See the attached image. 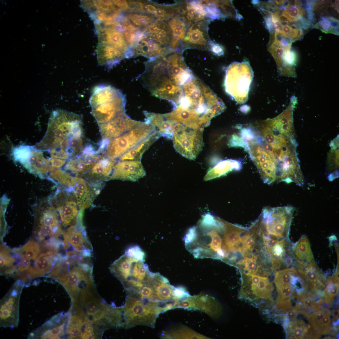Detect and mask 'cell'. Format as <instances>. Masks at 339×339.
Returning <instances> with one entry per match:
<instances>
[{
    "instance_id": "6da1fadb",
    "label": "cell",
    "mask_w": 339,
    "mask_h": 339,
    "mask_svg": "<svg viewBox=\"0 0 339 339\" xmlns=\"http://www.w3.org/2000/svg\"><path fill=\"white\" fill-rule=\"evenodd\" d=\"M91 113L98 125L108 122L125 113L126 99L117 89L99 85L93 89L89 98Z\"/></svg>"
},
{
    "instance_id": "7a4b0ae2",
    "label": "cell",
    "mask_w": 339,
    "mask_h": 339,
    "mask_svg": "<svg viewBox=\"0 0 339 339\" xmlns=\"http://www.w3.org/2000/svg\"><path fill=\"white\" fill-rule=\"evenodd\" d=\"M160 305L159 302L127 294L125 304L121 307V328L127 329L137 325L154 328L158 315L164 309Z\"/></svg>"
},
{
    "instance_id": "3957f363",
    "label": "cell",
    "mask_w": 339,
    "mask_h": 339,
    "mask_svg": "<svg viewBox=\"0 0 339 339\" xmlns=\"http://www.w3.org/2000/svg\"><path fill=\"white\" fill-rule=\"evenodd\" d=\"M253 72L248 62H234L227 68L224 80L226 92L237 103L245 102L248 98Z\"/></svg>"
},
{
    "instance_id": "277c9868",
    "label": "cell",
    "mask_w": 339,
    "mask_h": 339,
    "mask_svg": "<svg viewBox=\"0 0 339 339\" xmlns=\"http://www.w3.org/2000/svg\"><path fill=\"white\" fill-rule=\"evenodd\" d=\"M149 121L142 122L138 126L122 135L109 140L105 148V155L117 160L120 156L147 138L156 130Z\"/></svg>"
},
{
    "instance_id": "5b68a950",
    "label": "cell",
    "mask_w": 339,
    "mask_h": 339,
    "mask_svg": "<svg viewBox=\"0 0 339 339\" xmlns=\"http://www.w3.org/2000/svg\"><path fill=\"white\" fill-rule=\"evenodd\" d=\"M203 130L197 127L175 123L172 138L175 150L188 159H195L203 147Z\"/></svg>"
},
{
    "instance_id": "8992f818",
    "label": "cell",
    "mask_w": 339,
    "mask_h": 339,
    "mask_svg": "<svg viewBox=\"0 0 339 339\" xmlns=\"http://www.w3.org/2000/svg\"><path fill=\"white\" fill-rule=\"evenodd\" d=\"M92 271L90 260H79L73 265L65 276L57 281L69 293L72 302L77 299L79 289L93 283Z\"/></svg>"
},
{
    "instance_id": "52a82bcc",
    "label": "cell",
    "mask_w": 339,
    "mask_h": 339,
    "mask_svg": "<svg viewBox=\"0 0 339 339\" xmlns=\"http://www.w3.org/2000/svg\"><path fill=\"white\" fill-rule=\"evenodd\" d=\"M294 208L291 206L265 207L262 209V224L269 234L279 238L288 231Z\"/></svg>"
},
{
    "instance_id": "ba28073f",
    "label": "cell",
    "mask_w": 339,
    "mask_h": 339,
    "mask_svg": "<svg viewBox=\"0 0 339 339\" xmlns=\"http://www.w3.org/2000/svg\"><path fill=\"white\" fill-rule=\"evenodd\" d=\"M296 153L294 148L282 152L276 159L277 182L293 183L299 186L303 185L304 178Z\"/></svg>"
},
{
    "instance_id": "9c48e42d",
    "label": "cell",
    "mask_w": 339,
    "mask_h": 339,
    "mask_svg": "<svg viewBox=\"0 0 339 339\" xmlns=\"http://www.w3.org/2000/svg\"><path fill=\"white\" fill-rule=\"evenodd\" d=\"M23 282L18 281L10 288L0 301V325L13 328L18 325L19 302Z\"/></svg>"
},
{
    "instance_id": "30bf717a",
    "label": "cell",
    "mask_w": 339,
    "mask_h": 339,
    "mask_svg": "<svg viewBox=\"0 0 339 339\" xmlns=\"http://www.w3.org/2000/svg\"><path fill=\"white\" fill-rule=\"evenodd\" d=\"M246 274L250 277L249 282L242 285L240 296L254 302L271 300L273 287L268 278L253 274Z\"/></svg>"
},
{
    "instance_id": "8fae6325",
    "label": "cell",
    "mask_w": 339,
    "mask_h": 339,
    "mask_svg": "<svg viewBox=\"0 0 339 339\" xmlns=\"http://www.w3.org/2000/svg\"><path fill=\"white\" fill-rule=\"evenodd\" d=\"M250 158L256 166L263 181L270 185L276 180V161L261 147L256 143L249 144Z\"/></svg>"
},
{
    "instance_id": "7c38bea8",
    "label": "cell",
    "mask_w": 339,
    "mask_h": 339,
    "mask_svg": "<svg viewBox=\"0 0 339 339\" xmlns=\"http://www.w3.org/2000/svg\"><path fill=\"white\" fill-rule=\"evenodd\" d=\"M62 242L65 249L71 246L74 250L87 257L92 256V248L83 223V218H77L76 224L69 227L63 235Z\"/></svg>"
},
{
    "instance_id": "4fadbf2b",
    "label": "cell",
    "mask_w": 339,
    "mask_h": 339,
    "mask_svg": "<svg viewBox=\"0 0 339 339\" xmlns=\"http://www.w3.org/2000/svg\"><path fill=\"white\" fill-rule=\"evenodd\" d=\"M74 198L68 193L59 191L53 197L52 204L59 213L63 226L70 225L76 220L78 207Z\"/></svg>"
},
{
    "instance_id": "5bb4252c",
    "label": "cell",
    "mask_w": 339,
    "mask_h": 339,
    "mask_svg": "<svg viewBox=\"0 0 339 339\" xmlns=\"http://www.w3.org/2000/svg\"><path fill=\"white\" fill-rule=\"evenodd\" d=\"M142 122L131 119L124 113L108 122L98 125L102 139L110 140L132 130Z\"/></svg>"
},
{
    "instance_id": "9a60e30c",
    "label": "cell",
    "mask_w": 339,
    "mask_h": 339,
    "mask_svg": "<svg viewBox=\"0 0 339 339\" xmlns=\"http://www.w3.org/2000/svg\"><path fill=\"white\" fill-rule=\"evenodd\" d=\"M297 262L298 273L308 289L312 291H321L326 286V279L315 261L307 263L297 259Z\"/></svg>"
},
{
    "instance_id": "2e32d148",
    "label": "cell",
    "mask_w": 339,
    "mask_h": 339,
    "mask_svg": "<svg viewBox=\"0 0 339 339\" xmlns=\"http://www.w3.org/2000/svg\"><path fill=\"white\" fill-rule=\"evenodd\" d=\"M67 315L59 314L54 316L29 335L30 339H58L64 336Z\"/></svg>"
},
{
    "instance_id": "e0dca14e",
    "label": "cell",
    "mask_w": 339,
    "mask_h": 339,
    "mask_svg": "<svg viewBox=\"0 0 339 339\" xmlns=\"http://www.w3.org/2000/svg\"><path fill=\"white\" fill-rule=\"evenodd\" d=\"M146 174L140 161H117L108 180L117 179L135 181Z\"/></svg>"
},
{
    "instance_id": "ac0fdd59",
    "label": "cell",
    "mask_w": 339,
    "mask_h": 339,
    "mask_svg": "<svg viewBox=\"0 0 339 339\" xmlns=\"http://www.w3.org/2000/svg\"><path fill=\"white\" fill-rule=\"evenodd\" d=\"M72 191L74 199L80 210L88 208L91 205L95 196L99 193L100 189L80 177Z\"/></svg>"
},
{
    "instance_id": "d6986e66",
    "label": "cell",
    "mask_w": 339,
    "mask_h": 339,
    "mask_svg": "<svg viewBox=\"0 0 339 339\" xmlns=\"http://www.w3.org/2000/svg\"><path fill=\"white\" fill-rule=\"evenodd\" d=\"M290 115L289 111H285L275 118L262 121L275 136L293 139L294 130Z\"/></svg>"
},
{
    "instance_id": "ffe728a7",
    "label": "cell",
    "mask_w": 339,
    "mask_h": 339,
    "mask_svg": "<svg viewBox=\"0 0 339 339\" xmlns=\"http://www.w3.org/2000/svg\"><path fill=\"white\" fill-rule=\"evenodd\" d=\"M61 255L55 251H49L40 255L33 267L29 270V279L41 277L50 271Z\"/></svg>"
},
{
    "instance_id": "44dd1931",
    "label": "cell",
    "mask_w": 339,
    "mask_h": 339,
    "mask_svg": "<svg viewBox=\"0 0 339 339\" xmlns=\"http://www.w3.org/2000/svg\"><path fill=\"white\" fill-rule=\"evenodd\" d=\"M116 162V160L104 155L94 163L85 175L94 183H100V181L108 180Z\"/></svg>"
},
{
    "instance_id": "7402d4cb",
    "label": "cell",
    "mask_w": 339,
    "mask_h": 339,
    "mask_svg": "<svg viewBox=\"0 0 339 339\" xmlns=\"http://www.w3.org/2000/svg\"><path fill=\"white\" fill-rule=\"evenodd\" d=\"M206 21L193 24L184 38L185 43L191 46L206 48L208 45L207 26Z\"/></svg>"
},
{
    "instance_id": "603a6c76",
    "label": "cell",
    "mask_w": 339,
    "mask_h": 339,
    "mask_svg": "<svg viewBox=\"0 0 339 339\" xmlns=\"http://www.w3.org/2000/svg\"><path fill=\"white\" fill-rule=\"evenodd\" d=\"M51 203L46 200L38 205L36 212V223L50 226L56 231L60 225L56 210Z\"/></svg>"
},
{
    "instance_id": "cb8c5ba5",
    "label": "cell",
    "mask_w": 339,
    "mask_h": 339,
    "mask_svg": "<svg viewBox=\"0 0 339 339\" xmlns=\"http://www.w3.org/2000/svg\"><path fill=\"white\" fill-rule=\"evenodd\" d=\"M180 18L187 24H195L203 21L206 13L201 1L187 2L182 8Z\"/></svg>"
},
{
    "instance_id": "d4e9b609",
    "label": "cell",
    "mask_w": 339,
    "mask_h": 339,
    "mask_svg": "<svg viewBox=\"0 0 339 339\" xmlns=\"http://www.w3.org/2000/svg\"><path fill=\"white\" fill-rule=\"evenodd\" d=\"M99 45L113 46L125 54L127 45L125 37L118 30L112 27H106L99 32Z\"/></svg>"
},
{
    "instance_id": "484cf974",
    "label": "cell",
    "mask_w": 339,
    "mask_h": 339,
    "mask_svg": "<svg viewBox=\"0 0 339 339\" xmlns=\"http://www.w3.org/2000/svg\"><path fill=\"white\" fill-rule=\"evenodd\" d=\"M149 38L159 45H166L170 43L172 35L171 29L165 22L160 19L149 25L146 28Z\"/></svg>"
},
{
    "instance_id": "4316f807",
    "label": "cell",
    "mask_w": 339,
    "mask_h": 339,
    "mask_svg": "<svg viewBox=\"0 0 339 339\" xmlns=\"http://www.w3.org/2000/svg\"><path fill=\"white\" fill-rule=\"evenodd\" d=\"M162 135L157 130L147 138L120 156L121 161H140L143 154Z\"/></svg>"
},
{
    "instance_id": "83f0119b",
    "label": "cell",
    "mask_w": 339,
    "mask_h": 339,
    "mask_svg": "<svg viewBox=\"0 0 339 339\" xmlns=\"http://www.w3.org/2000/svg\"><path fill=\"white\" fill-rule=\"evenodd\" d=\"M153 40L149 38L142 37L137 43L134 54L142 55L153 59L156 57L164 56L167 51Z\"/></svg>"
},
{
    "instance_id": "f1b7e54d",
    "label": "cell",
    "mask_w": 339,
    "mask_h": 339,
    "mask_svg": "<svg viewBox=\"0 0 339 339\" xmlns=\"http://www.w3.org/2000/svg\"><path fill=\"white\" fill-rule=\"evenodd\" d=\"M148 120L157 128L162 136L172 139L173 130L175 123L167 119L163 114L144 112Z\"/></svg>"
},
{
    "instance_id": "f546056e",
    "label": "cell",
    "mask_w": 339,
    "mask_h": 339,
    "mask_svg": "<svg viewBox=\"0 0 339 339\" xmlns=\"http://www.w3.org/2000/svg\"><path fill=\"white\" fill-rule=\"evenodd\" d=\"M242 160H221L208 171L204 179L207 180L219 177L232 170L239 171L242 168Z\"/></svg>"
},
{
    "instance_id": "4dcf8cb0",
    "label": "cell",
    "mask_w": 339,
    "mask_h": 339,
    "mask_svg": "<svg viewBox=\"0 0 339 339\" xmlns=\"http://www.w3.org/2000/svg\"><path fill=\"white\" fill-rule=\"evenodd\" d=\"M284 327L287 338L289 339H309V331L310 327L302 320L285 321Z\"/></svg>"
},
{
    "instance_id": "1f68e13d",
    "label": "cell",
    "mask_w": 339,
    "mask_h": 339,
    "mask_svg": "<svg viewBox=\"0 0 339 339\" xmlns=\"http://www.w3.org/2000/svg\"><path fill=\"white\" fill-rule=\"evenodd\" d=\"M47 177L66 187L69 191H72L80 178L79 176L62 169H57L51 172Z\"/></svg>"
},
{
    "instance_id": "d6a6232c",
    "label": "cell",
    "mask_w": 339,
    "mask_h": 339,
    "mask_svg": "<svg viewBox=\"0 0 339 339\" xmlns=\"http://www.w3.org/2000/svg\"><path fill=\"white\" fill-rule=\"evenodd\" d=\"M186 23L181 18L177 17L171 19L169 22L168 25L171 29L172 39L170 43L171 47L176 48L180 40L183 39L186 32Z\"/></svg>"
},
{
    "instance_id": "836d02e7",
    "label": "cell",
    "mask_w": 339,
    "mask_h": 339,
    "mask_svg": "<svg viewBox=\"0 0 339 339\" xmlns=\"http://www.w3.org/2000/svg\"><path fill=\"white\" fill-rule=\"evenodd\" d=\"M93 166L85 162L78 155L67 160L63 167V169L62 170L80 176L86 174Z\"/></svg>"
},
{
    "instance_id": "e575fe53",
    "label": "cell",
    "mask_w": 339,
    "mask_h": 339,
    "mask_svg": "<svg viewBox=\"0 0 339 339\" xmlns=\"http://www.w3.org/2000/svg\"><path fill=\"white\" fill-rule=\"evenodd\" d=\"M294 251L296 259L300 261L309 263L313 260L310 243L306 237H302L296 243Z\"/></svg>"
},
{
    "instance_id": "d590c367",
    "label": "cell",
    "mask_w": 339,
    "mask_h": 339,
    "mask_svg": "<svg viewBox=\"0 0 339 339\" xmlns=\"http://www.w3.org/2000/svg\"><path fill=\"white\" fill-rule=\"evenodd\" d=\"M297 272L293 268L280 270L275 274L274 282L276 288L287 286L293 287Z\"/></svg>"
},
{
    "instance_id": "8d00e7d4",
    "label": "cell",
    "mask_w": 339,
    "mask_h": 339,
    "mask_svg": "<svg viewBox=\"0 0 339 339\" xmlns=\"http://www.w3.org/2000/svg\"><path fill=\"white\" fill-rule=\"evenodd\" d=\"M338 272H336L335 275L328 278L326 281V286L324 292V300L329 305H331L339 291Z\"/></svg>"
},
{
    "instance_id": "74e56055",
    "label": "cell",
    "mask_w": 339,
    "mask_h": 339,
    "mask_svg": "<svg viewBox=\"0 0 339 339\" xmlns=\"http://www.w3.org/2000/svg\"><path fill=\"white\" fill-rule=\"evenodd\" d=\"M315 26L326 33L338 34V21L331 17H321Z\"/></svg>"
},
{
    "instance_id": "f35d334b",
    "label": "cell",
    "mask_w": 339,
    "mask_h": 339,
    "mask_svg": "<svg viewBox=\"0 0 339 339\" xmlns=\"http://www.w3.org/2000/svg\"><path fill=\"white\" fill-rule=\"evenodd\" d=\"M40 251L39 245L33 239H31L19 250V254L21 258L34 260L38 256Z\"/></svg>"
},
{
    "instance_id": "ab89813d",
    "label": "cell",
    "mask_w": 339,
    "mask_h": 339,
    "mask_svg": "<svg viewBox=\"0 0 339 339\" xmlns=\"http://www.w3.org/2000/svg\"><path fill=\"white\" fill-rule=\"evenodd\" d=\"M9 250L4 245L1 246L0 269L2 273L5 274L13 267L15 261L14 257L10 253Z\"/></svg>"
},
{
    "instance_id": "60d3db41",
    "label": "cell",
    "mask_w": 339,
    "mask_h": 339,
    "mask_svg": "<svg viewBox=\"0 0 339 339\" xmlns=\"http://www.w3.org/2000/svg\"><path fill=\"white\" fill-rule=\"evenodd\" d=\"M206 13V16L212 20L224 18L226 16L222 13L215 1H201Z\"/></svg>"
},
{
    "instance_id": "b9f144b4",
    "label": "cell",
    "mask_w": 339,
    "mask_h": 339,
    "mask_svg": "<svg viewBox=\"0 0 339 339\" xmlns=\"http://www.w3.org/2000/svg\"><path fill=\"white\" fill-rule=\"evenodd\" d=\"M128 18L134 24L137 26H145L150 24L153 21V15L148 13H132L128 15Z\"/></svg>"
},
{
    "instance_id": "7bdbcfd3",
    "label": "cell",
    "mask_w": 339,
    "mask_h": 339,
    "mask_svg": "<svg viewBox=\"0 0 339 339\" xmlns=\"http://www.w3.org/2000/svg\"><path fill=\"white\" fill-rule=\"evenodd\" d=\"M326 309L322 308L310 313L307 319L311 327L317 332L322 323Z\"/></svg>"
},
{
    "instance_id": "ee69618b",
    "label": "cell",
    "mask_w": 339,
    "mask_h": 339,
    "mask_svg": "<svg viewBox=\"0 0 339 339\" xmlns=\"http://www.w3.org/2000/svg\"><path fill=\"white\" fill-rule=\"evenodd\" d=\"M238 128L240 130L239 135L243 139L247 141L249 144L255 143L258 133L254 128L250 126L242 128L239 126Z\"/></svg>"
},
{
    "instance_id": "f6af8a7d",
    "label": "cell",
    "mask_w": 339,
    "mask_h": 339,
    "mask_svg": "<svg viewBox=\"0 0 339 339\" xmlns=\"http://www.w3.org/2000/svg\"><path fill=\"white\" fill-rule=\"evenodd\" d=\"M228 145L230 147H240L244 148L248 153L250 150V147L249 143L243 139L240 136L234 134L229 138Z\"/></svg>"
},
{
    "instance_id": "bcb514c9",
    "label": "cell",
    "mask_w": 339,
    "mask_h": 339,
    "mask_svg": "<svg viewBox=\"0 0 339 339\" xmlns=\"http://www.w3.org/2000/svg\"><path fill=\"white\" fill-rule=\"evenodd\" d=\"M35 229L38 235L42 239L46 238H51L53 236L54 230L50 226L37 224Z\"/></svg>"
},
{
    "instance_id": "7dc6e473",
    "label": "cell",
    "mask_w": 339,
    "mask_h": 339,
    "mask_svg": "<svg viewBox=\"0 0 339 339\" xmlns=\"http://www.w3.org/2000/svg\"><path fill=\"white\" fill-rule=\"evenodd\" d=\"M243 263L247 273L255 274L258 272V267L255 257H245Z\"/></svg>"
},
{
    "instance_id": "c3c4849f",
    "label": "cell",
    "mask_w": 339,
    "mask_h": 339,
    "mask_svg": "<svg viewBox=\"0 0 339 339\" xmlns=\"http://www.w3.org/2000/svg\"><path fill=\"white\" fill-rule=\"evenodd\" d=\"M125 253L130 256L141 259H145V254L138 245H134L129 248L126 251Z\"/></svg>"
},
{
    "instance_id": "681fc988",
    "label": "cell",
    "mask_w": 339,
    "mask_h": 339,
    "mask_svg": "<svg viewBox=\"0 0 339 339\" xmlns=\"http://www.w3.org/2000/svg\"><path fill=\"white\" fill-rule=\"evenodd\" d=\"M254 242V239L252 235L246 234L242 240V250L245 252L252 249L253 248Z\"/></svg>"
},
{
    "instance_id": "f907efd6",
    "label": "cell",
    "mask_w": 339,
    "mask_h": 339,
    "mask_svg": "<svg viewBox=\"0 0 339 339\" xmlns=\"http://www.w3.org/2000/svg\"><path fill=\"white\" fill-rule=\"evenodd\" d=\"M208 46L211 51L214 54L220 56L223 54V47L219 44L213 41L209 40L208 42Z\"/></svg>"
},
{
    "instance_id": "816d5d0a",
    "label": "cell",
    "mask_w": 339,
    "mask_h": 339,
    "mask_svg": "<svg viewBox=\"0 0 339 339\" xmlns=\"http://www.w3.org/2000/svg\"><path fill=\"white\" fill-rule=\"evenodd\" d=\"M263 239L264 245L270 252L272 248L277 244V240L271 238L265 234L263 235Z\"/></svg>"
},
{
    "instance_id": "f5cc1de1",
    "label": "cell",
    "mask_w": 339,
    "mask_h": 339,
    "mask_svg": "<svg viewBox=\"0 0 339 339\" xmlns=\"http://www.w3.org/2000/svg\"><path fill=\"white\" fill-rule=\"evenodd\" d=\"M112 1L114 4L121 8H126L129 6L128 3L126 1L114 0Z\"/></svg>"
},
{
    "instance_id": "db71d44e",
    "label": "cell",
    "mask_w": 339,
    "mask_h": 339,
    "mask_svg": "<svg viewBox=\"0 0 339 339\" xmlns=\"http://www.w3.org/2000/svg\"><path fill=\"white\" fill-rule=\"evenodd\" d=\"M332 316H333V320L334 322V323L336 322V320H337L338 319L339 316V310L338 308H337L333 309L332 312Z\"/></svg>"
}]
</instances>
